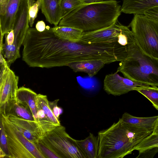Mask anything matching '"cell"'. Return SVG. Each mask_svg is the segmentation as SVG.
Here are the masks:
<instances>
[{
  "label": "cell",
  "instance_id": "cell-4",
  "mask_svg": "<svg viewBox=\"0 0 158 158\" xmlns=\"http://www.w3.org/2000/svg\"><path fill=\"white\" fill-rule=\"evenodd\" d=\"M117 71L125 77L148 85L158 86V59L144 53L135 42L128 48V56Z\"/></svg>",
  "mask_w": 158,
  "mask_h": 158
},
{
  "label": "cell",
  "instance_id": "cell-19",
  "mask_svg": "<svg viewBox=\"0 0 158 158\" xmlns=\"http://www.w3.org/2000/svg\"><path fill=\"white\" fill-rule=\"evenodd\" d=\"M76 142L86 158H98V142L97 137L92 133L82 140H76Z\"/></svg>",
  "mask_w": 158,
  "mask_h": 158
},
{
  "label": "cell",
  "instance_id": "cell-29",
  "mask_svg": "<svg viewBox=\"0 0 158 158\" xmlns=\"http://www.w3.org/2000/svg\"><path fill=\"white\" fill-rule=\"evenodd\" d=\"M136 158H152L158 152V147L140 150Z\"/></svg>",
  "mask_w": 158,
  "mask_h": 158
},
{
  "label": "cell",
  "instance_id": "cell-11",
  "mask_svg": "<svg viewBox=\"0 0 158 158\" xmlns=\"http://www.w3.org/2000/svg\"><path fill=\"white\" fill-rule=\"evenodd\" d=\"M116 71L106 76L104 81L103 89L109 94L120 96L134 90L135 88L145 84L120 76Z\"/></svg>",
  "mask_w": 158,
  "mask_h": 158
},
{
  "label": "cell",
  "instance_id": "cell-28",
  "mask_svg": "<svg viewBox=\"0 0 158 158\" xmlns=\"http://www.w3.org/2000/svg\"><path fill=\"white\" fill-rule=\"evenodd\" d=\"M35 144L45 158H59L58 156L44 143L40 139L38 142Z\"/></svg>",
  "mask_w": 158,
  "mask_h": 158
},
{
  "label": "cell",
  "instance_id": "cell-2",
  "mask_svg": "<svg viewBox=\"0 0 158 158\" xmlns=\"http://www.w3.org/2000/svg\"><path fill=\"white\" fill-rule=\"evenodd\" d=\"M152 132L123 122L121 118L107 129L99 131L98 158H123Z\"/></svg>",
  "mask_w": 158,
  "mask_h": 158
},
{
  "label": "cell",
  "instance_id": "cell-21",
  "mask_svg": "<svg viewBox=\"0 0 158 158\" xmlns=\"http://www.w3.org/2000/svg\"><path fill=\"white\" fill-rule=\"evenodd\" d=\"M52 28L54 33L58 37L75 42L79 41L83 32L80 29L68 26H57Z\"/></svg>",
  "mask_w": 158,
  "mask_h": 158
},
{
  "label": "cell",
  "instance_id": "cell-3",
  "mask_svg": "<svg viewBox=\"0 0 158 158\" xmlns=\"http://www.w3.org/2000/svg\"><path fill=\"white\" fill-rule=\"evenodd\" d=\"M121 8L116 0L85 3L63 17L58 26L76 28L83 32L105 28L118 21Z\"/></svg>",
  "mask_w": 158,
  "mask_h": 158
},
{
  "label": "cell",
  "instance_id": "cell-16",
  "mask_svg": "<svg viewBox=\"0 0 158 158\" xmlns=\"http://www.w3.org/2000/svg\"><path fill=\"white\" fill-rule=\"evenodd\" d=\"M158 6V0H123L121 12L143 15L145 11Z\"/></svg>",
  "mask_w": 158,
  "mask_h": 158
},
{
  "label": "cell",
  "instance_id": "cell-8",
  "mask_svg": "<svg viewBox=\"0 0 158 158\" xmlns=\"http://www.w3.org/2000/svg\"><path fill=\"white\" fill-rule=\"evenodd\" d=\"M117 22L105 28L83 32L78 42L87 44L118 42L121 45L128 47L130 44L135 42L133 33L128 26Z\"/></svg>",
  "mask_w": 158,
  "mask_h": 158
},
{
  "label": "cell",
  "instance_id": "cell-35",
  "mask_svg": "<svg viewBox=\"0 0 158 158\" xmlns=\"http://www.w3.org/2000/svg\"><path fill=\"white\" fill-rule=\"evenodd\" d=\"M152 133L153 134H158V118L155 123L154 127Z\"/></svg>",
  "mask_w": 158,
  "mask_h": 158
},
{
  "label": "cell",
  "instance_id": "cell-33",
  "mask_svg": "<svg viewBox=\"0 0 158 158\" xmlns=\"http://www.w3.org/2000/svg\"><path fill=\"white\" fill-rule=\"evenodd\" d=\"M35 28L40 32L44 31L46 28V27L44 22L42 20L38 21L36 24Z\"/></svg>",
  "mask_w": 158,
  "mask_h": 158
},
{
  "label": "cell",
  "instance_id": "cell-1",
  "mask_svg": "<svg viewBox=\"0 0 158 158\" xmlns=\"http://www.w3.org/2000/svg\"><path fill=\"white\" fill-rule=\"evenodd\" d=\"M68 41L56 35L48 26L42 32L29 28L22 44L23 60L32 67L67 66Z\"/></svg>",
  "mask_w": 158,
  "mask_h": 158
},
{
  "label": "cell",
  "instance_id": "cell-32",
  "mask_svg": "<svg viewBox=\"0 0 158 158\" xmlns=\"http://www.w3.org/2000/svg\"><path fill=\"white\" fill-rule=\"evenodd\" d=\"M5 35V42L8 44H12L15 40L14 34L13 30L6 34Z\"/></svg>",
  "mask_w": 158,
  "mask_h": 158
},
{
  "label": "cell",
  "instance_id": "cell-9",
  "mask_svg": "<svg viewBox=\"0 0 158 158\" xmlns=\"http://www.w3.org/2000/svg\"><path fill=\"white\" fill-rule=\"evenodd\" d=\"M0 105L15 98L19 77L11 70L0 53Z\"/></svg>",
  "mask_w": 158,
  "mask_h": 158
},
{
  "label": "cell",
  "instance_id": "cell-30",
  "mask_svg": "<svg viewBox=\"0 0 158 158\" xmlns=\"http://www.w3.org/2000/svg\"><path fill=\"white\" fill-rule=\"evenodd\" d=\"M143 15L158 21V6L151 8L144 12Z\"/></svg>",
  "mask_w": 158,
  "mask_h": 158
},
{
  "label": "cell",
  "instance_id": "cell-27",
  "mask_svg": "<svg viewBox=\"0 0 158 158\" xmlns=\"http://www.w3.org/2000/svg\"><path fill=\"white\" fill-rule=\"evenodd\" d=\"M29 23L30 26L32 27L40 8V0H27Z\"/></svg>",
  "mask_w": 158,
  "mask_h": 158
},
{
  "label": "cell",
  "instance_id": "cell-23",
  "mask_svg": "<svg viewBox=\"0 0 158 158\" xmlns=\"http://www.w3.org/2000/svg\"><path fill=\"white\" fill-rule=\"evenodd\" d=\"M19 49L14 42L12 44H8L5 42L0 46V53L9 67L17 59L20 57Z\"/></svg>",
  "mask_w": 158,
  "mask_h": 158
},
{
  "label": "cell",
  "instance_id": "cell-34",
  "mask_svg": "<svg viewBox=\"0 0 158 158\" xmlns=\"http://www.w3.org/2000/svg\"><path fill=\"white\" fill-rule=\"evenodd\" d=\"M9 0H0V16L4 14Z\"/></svg>",
  "mask_w": 158,
  "mask_h": 158
},
{
  "label": "cell",
  "instance_id": "cell-22",
  "mask_svg": "<svg viewBox=\"0 0 158 158\" xmlns=\"http://www.w3.org/2000/svg\"><path fill=\"white\" fill-rule=\"evenodd\" d=\"M37 107L43 112L48 121L54 125H60L59 119L57 118L51 109L47 96L40 94H37L36 100Z\"/></svg>",
  "mask_w": 158,
  "mask_h": 158
},
{
  "label": "cell",
  "instance_id": "cell-24",
  "mask_svg": "<svg viewBox=\"0 0 158 158\" xmlns=\"http://www.w3.org/2000/svg\"><path fill=\"white\" fill-rule=\"evenodd\" d=\"M134 90H136L144 96L158 110V88L157 87L148 85L138 86L135 88Z\"/></svg>",
  "mask_w": 158,
  "mask_h": 158
},
{
  "label": "cell",
  "instance_id": "cell-25",
  "mask_svg": "<svg viewBox=\"0 0 158 158\" xmlns=\"http://www.w3.org/2000/svg\"><path fill=\"white\" fill-rule=\"evenodd\" d=\"M85 3L84 0H61L62 18L77 7Z\"/></svg>",
  "mask_w": 158,
  "mask_h": 158
},
{
  "label": "cell",
  "instance_id": "cell-5",
  "mask_svg": "<svg viewBox=\"0 0 158 158\" xmlns=\"http://www.w3.org/2000/svg\"><path fill=\"white\" fill-rule=\"evenodd\" d=\"M134 15L128 27L136 44L144 53L158 59V21L143 15Z\"/></svg>",
  "mask_w": 158,
  "mask_h": 158
},
{
  "label": "cell",
  "instance_id": "cell-18",
  "mask_svg": "<svg viewBox=\"0 0 158 158\" xmlns=\"http://www.w3.org/2000/svg\"><path fill=\"white\" fill-rule=\"evenodd\" d=\"M37 94L30 89L22 86L18 88L15 97L17 101L25 103L29 107L35 121L37 122H38L36 104Z\"/></svg>",
  "mask_w": 158,
  "mask_h": 158
},
{
  "label": "cell",
  "instance_id": "cell-10",
  "mask_svg": "<svg viewBox=\"0 0 158 158\" xmlns=\"http://www.w3.org/2000/svg\"><path fill=\"white\" fill-rule=\"evenodd\" d=\"M4 117L26 138L34 143L38 142L43 135L49 131L35 121L21 118L12 115Z\"/></svg>",
  "mask_w": 158,
  "mask_h": 158
},
{
  "label": "cell",
  "instance_id": "cell-17",
  "mask_svg": "<svg viewBox=\"0 0 158 158\" xmlns=\"http://www.w3.org/2000/svg\"><path fill=\"white\" fill-rule=\"evenodd\" d=\"M106 63L100 60H89L72 62L67 66L75 72L86 73L91 77L96 75Z\"/></svg>",
  "mask_w": 158,
  "mask_h": 158
},
{
  "label": "cell",
  "instance_id": "cell-20",
  "mask_svg": "<svg viewBox=\"0 0 158 158\" xmlns=\"http://www.w3.org/2000/svg\"><path fill=\"white\" fill-rule=\"evenodd\" d=\"M158 116L147 117H138L124 113L122 115V120L127 123L138 126L152 132Z\"/></svg>",
  "mask_w": 158,
  "mask_h": 158
},
{
  "label": "cell",
  "instance_id": "cell-6",
  "mask_svg": "<svg viewBox=\"0 0 158 158\" xmlns=\"http://www.w3.org/2000/svg\"><path fill=\"white\" fill-rule=\"evenodd\" d=\"M40 140L59 158H86L76 139L71 137L61 125L46 132Z\"/></svg>",
  "mask_w": 158,
  "mask_h": 158
},
{
  "label": "cell",
  "instance_id": "cell-13",
  "mask_svg": "<svg viewBox=\"0 0 158 158\" xmlns=\"http://www.w3.org/2000/svg\"><path fill=\"white\" fill-rule=\"evenodd\" d=\"M0 115L5 117L12 115L28 120L35 121L29 107L25 103L17 101L16 98L8 100L0 105Z\"/></svg>",
  "mask_w": 158,
  "mask_h": 158
},
{
  "label": "cell",
  "instance_id": "cell-7",
  "mask_svg": "<svg viewBox=\"0 0 158 158\" xmlns=\"http://www.w3.org/2000/svg\"><path fill=\"white\" fill-rule=\"evenodd\" d=\"M7 139L10 158H45L35 145L0 115Z\"/></svg>",
  "mask_w": 158,
  "mask_h": 158
},
{
  "label": "cell",
  "instance_id": "cell-26",
  "mask_svg": "<svg viewBox=\"0 0 158 158\" xmlns=\"http://www.w3.org/2000/svg\"><path fill=\"white\" fill-rule=\"evenodd\" d=\"M0 158H10L8 142L2 120L0 119Z\"/></svg>",
  "mask_w": 158,
  "mask_h": 158
},
{
  "label": "cell",
  "instance_id": "cell-12",
  "mask_svg": "<svg viewBox=\"0 0 158 158\" xmlns=\"http://www.w3.org/2000/svg\"><path fill=\"white\" fill-rule=\"evenodd\" d=\"M27 0H21L16 14L13 30L15 40L20 49L29 28Z\"/></svg>",
  "mask_w": 158,
  "mask_h": 158
},
{
  "label": "cell",
  "instance_id": "cell-15",
  "mask_svg": "<svg viewBox=\"0 0 158 158\" xmlns=\"http://www.w3.org/2000/svg\"><path fill=\"white\" fill-rule=\"evenodd\" d=\"M40 8L46 20L57 26L62 18L61 0H40Z\"/></svg>",
  "mask_w": 158,
  "mask_h": 158
},
{
  "label": "cell",
  "instance_id": "cell-31",
  "mask_svg": "<svg viewBox=\"0 0 158 158\" xmlns=\"http://www.w3.org/2000/svg\"><path fill=\"white\" fill-rule=\"evenodd\" d=\"M58 100H56L52 102H49V105L55 116L59 119V116L62 113V110L57 106Z\"/></svg>",
  "mask_w": 158,
  "mask_h": 158
},
{
  "label": "cell",
  "instance_id": "cell-36",
  "mask_svg": "<svg viewBox=\"0 0 158 158\" xmlns=\"http://www.w3.org/2000/svg\"><path fill=\"white\" fill-rule=\"evenodd\" d=\"M86 3H90L94 2H101L104 0H84Z\"/></svg>",
  "mask_w": 158,
  "mask_h": 158
},
{
  "label": "cell",
  "instance_id": "cell-14",
  "mask_svg": "<svg viewBox=\"0 0 158 158\" xmlns=\"http://www.w3.org/2000/svg\"><path fill=\"white\" fill-rule=\"evenodd\" d=\"M21 1V0H9L4 14L0 16V45L3 44L4 35L13 29Z\"/></svg>",
  "mask_w": 158,
  "mask_h": 158
}]
</instances>
